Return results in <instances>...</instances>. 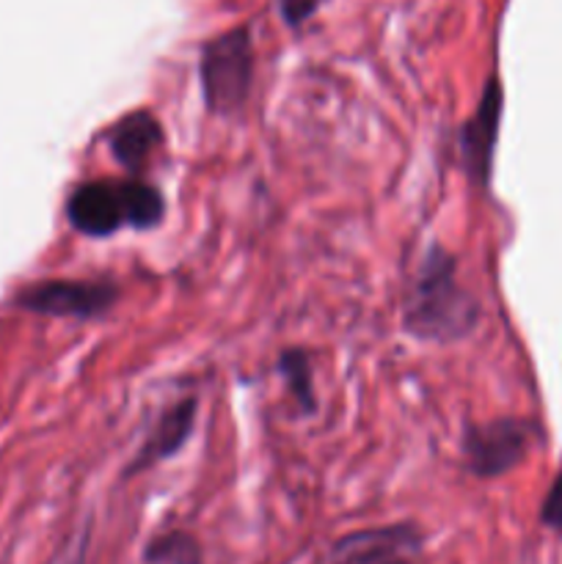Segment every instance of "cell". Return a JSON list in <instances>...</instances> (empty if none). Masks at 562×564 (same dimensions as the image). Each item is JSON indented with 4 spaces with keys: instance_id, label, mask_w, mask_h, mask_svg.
<instances>
[{
    "instance_id": "8fae6325",
    "label": "cell",
    "mask_w": 562,
    "mask_h": 564,
    "mask_svg": "<svg viewBox=\"0 0 562 564\" xmlns=\"http://www.w3.org/2000/svg\"><path fill=\"white\" fill-rule=\"evenodd\" d=\"M147 564H204V551L191 532H163L143 545Z\"/></svg>"
},
{
    "instance_id": "6da1fadb",
    "label": "cell",
    "mask_w": 562,
    "mask_h": 564,
    "mask_svg": "<svg viewBox=\"0 0 562 564\" xmlns=\"http://www.w3.org/2000/svg\"><path fill=\"white\" fill-rule=\"evenodd\" d=\"M479 319L472 292L457 279V259L439 242L422 253L402 306V328L428 345H455Z\"/></svg>"
},
{
    "instance_id": "8992f818",
    "label": "cell",
    "mask_w": 562,
    "mask_h": 564,
    "mask_svg": "<svg viewBox=\"0 0 562 564\" xmlns=\"http://www.w3.org/2000/svg\"><path fill=\"white\" fill-rule=\"evenodd\" d=\"M422 551V529L402 521L342 534L325 549L317 564H417Z\"/></svg>"
},
{
    "instance_id": "ba28073f",
    "label": "cell",
    "mask_w": 562,
    "mask_h": 564,
    "mask_svg": "<svg viewBox=\"0 0 562 564\" xmlns=\"http://www.w3.org/2000/svg\"><path fill=\"white\" fill-rule=\"evenodd\" d=\"M105 143H108L116 163L138 180V176L143 174V169L152 163L154 154L163 149L165 132L158 116H154L152 110L141 108L121 116L114 127H108Z\"/></svg>"
},
{
    "instance_id": "4fadbf2b",
    "label": "cell",
    "mask_w": 562,
    "mask_h": 564,
    "mask_svg": "<svg viewBox=\"0 0 562 564\" xmlns=\"http://www.w3.org/2000/svg\"><path fill=\"white\" fill-rule=\"evenodd\" d=\"M314 9H317V0H281V14L290 25H301L314 14Z\"/></svg>"
},
{
    "instance_id": "5b68a950",
    "label": "cell",
    "mask_w": 562,
    "mask_h": 564,
    "mask_svg": "<svg viewBox=\"0 0 562 564\" xmlns=\"http://www.w3.org/2000/svg\"><path fill=\"white\" fill-rule=\"evenodd\" d=\"M121 290L110 281H77V279H50L33 281L14 297L17 308L44 317L64 319H102L114 312Z\"/></svg>"
},
{
    "instance_id": "7a4b0ae2",
    "label": "cell",
    "mask_w": 562,
    "mask_h": 564,
    "mask_svg": "<svg viewBox=\"0 0 562 564\" xmlns=\"http://www.w3.org/2000/svg\"><path fill=\"white\" fill-rule=\"evenodd\" d=\"M163 193L136 176L83 182L66 198L69 226L77 235L91 237V240H105L121 229H154L163 224Z\"/></svg>"
},
{
    "instance_id": "30bf717a",
    "label": "cell",
    "mask_w": 562,
    "mask_h": 564,
    "mask_svg": "<svg viewBox=\"0 0 562 564\" xmlns=\"http://www.w3.org/2000/svg\"><path fill=\"white\" fill-rule=\"evenodd\" d=\"M275 369H279V378L284 380V389L287 394L292 397V402H295L303 413L317 411V394H314V375L309 352L290 347V350H284L279 356Z\"/></svg>"
},
{
    "instance_id": "3957f363",
    "label": "cell",
    "mask_w": 562,
    "mask_h": 564,
    "mask_svg": "<svg viewBox=\"0 0 562 564\" xmlns=\"http://www.w3.org/2000/svg\"><path fill=\"white\" fill-rule=\"evenodd\" d=\"M204 105L213 116H235L253 86V42L246 25L209 39L198 58Z\"/></svg>"
},
{
    "instance_id": "9c48e42d",
    "label": "cell",
    "mask_w": 562,
    "mask_h": 564,
    "mask_svg": "<svg viewBox=\"0 0 562 564\" xmlns=\"http://www.w3.org/2000/svg\"><path fill=\"white\" fill-rule=\"evenodd\" d=\"M196 408H198L196 397H185V400L165 408V411L160 413L158 422L152 424V430H149L141 449H138L136 457H132L130 468H127V477H136V474L158 466L160 460L174 457L176 452L191 441L193 427H196Z\"/></svg>"
},
{
    "instance_id": "7c38bea8",
    "label": "cell",
    "mask_w": 562,
    "mask_h": 564,
    "mask_svg": "<svg viewBox=\"0 0 562 564\" xmlns=\"http://www.w3.org/2000/svg\"><path fill=\"white\" fill-rule=\"evenodd\" d=\"M540 521L549 529L562 534V477L554 479V485L549 488L543 499V510H540Z\"/></svg>"
},
{
    "instance_id": "52a82bcc",
    "label": "cell",
    "mask_w": 562,
    "mask_h": 564,
    "mask_svg": "<svg viewBox=\"0 0 562 564\" xmlns=\"http://www.w3.org/2000/svg\"><path fill=\"white\" fill-rule=\"evenodd\" d=\"M501 94L499 80L490 77L485 83V91L479 97L477 110L463 121L457 130V158H461L463 171L474 185L485 187L490 182V171H494V152L496 141H499V121H501Z\"/></svg>"
},
{
    "instance_id": "277c9868",
    "label": "cell",
    "mask_w": 562,
    "mask_h": 564,
    "mask_svg": "<svg viewBox=\"0 0 562 564\" xmlns=\"http://www.w3.org/2000/svg\"><path fill=\"white\" fill-rule=\"evenodd\" d=\"M538 427L527 419H494L466 427L461 441L463 463L479 479H494L512 471L532 449Z\"/></svg>"
}]
</instances>
